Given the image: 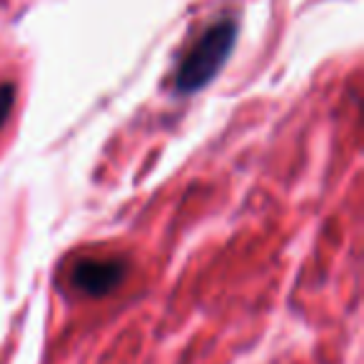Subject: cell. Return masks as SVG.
Returning a JSON list of instances; mask_svg holds the SVG:
<instances>
[{"label":"cell","instance_id":"3","mask_svg":"<svg viewBox=\"0 0 364 364\" xmlns=\"http://www.w3.org/2000/svg\"><path fill=\"white\" fill-rule=\"evenodd\" d=\"M16 105V85L13 82H0V127L6 125Z\"/></svg>","mask_w":364,"mask_h":364},{"label":"cell","instance_id":"1","mask_svg":"<svg viewBox=\"0 0 364 364\" xmlns=\"http://www.w3.org/2000/svg\"><path fill=\"white\" fill-rule=\"evenodd\" d=\"M240 23L235 18H220L213 26L205 28L203 36L195 41V46L182 55L180 65L175 70V92L180 97H188L208 87L225 68L228 58L232 55L237 46Z\"/></svg>","mask_w":364,"mask_h":364},{"label":"cell","instance_id":"2","mask_svg":"<svg viewBox=\"0 0 364 364\" xmlns=\"http://www.w3.org/2000/svg\"><path fill=\"white\" fill-rule=\"evenodd\" d=\"M127 264L120 257H85L80 262H75L70 272V282L75 284L80 292H85L87 297H105L112 289L120 287V282L125 279Z\"/></svg>","mask_w":364,"mask_h":364}]
</instances>
